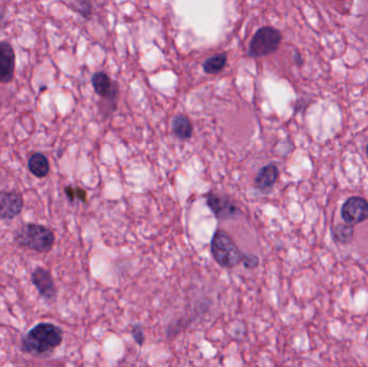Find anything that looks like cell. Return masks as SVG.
<instances>
[{"label": "cell", "mask_w": 368, "mask_h": 367, "mask_svg": "<svg viewBox=\"0 0 368 367\" xmlns=\"http://www.w3.org/2000/svg\"><path fill=\"white\" fill-rule=\"evenodd\" d=\"M242 263L248 270H254L259 266L260 259L254 255H244Z\"/></svg>", "instance_id": "17"}, {"label": "cell", "mask_w": 368, "mask_h": 367, "mask_svg": "<svg viewBox=\"0 0 368 367\" xmlns=\"http://www.w3.org/2000/svg\"><path fill=\"white\" fill-rule=\"evenodd\" d=\"M342 216L347 224L356 226L368 219V203L361 197H351L344 204Z\"/></svg>", "instance_id": "8"}, {"label": "cell", "mask_w": 368, "mask_h": 367, "mask_svg": "<svg viewBox=\"0 0 368 367\" xmlns=\"http://www.w3.org/2000/svg\"><path fill=\"white\" fill-rule=\"evenodd\" d=\"M335 239L339 243L347 244L351 241L354 238V230L351 224H338L336 228L333 230Z\"/></svg>", "instance_id": "15"}, {"label": "cell", "mask_w": 368, "mask_h": 367, "mask_svg": "<svg viewBox=\"0 0 368 367\" xmlns=\"http://www.w3.org/2000/svg\"><path fill=\"white\" fill-rule=\"evenodd\" d=\"M55 232L48 226L38 223H25L17 228L14 241L20 247L37 253H48L55 244Z\"/></svg>", "instance_id": "2"}, {"label": "cell", "mask_w": 368, "mask_h": 367, "mask_svg": "<svg viewBox=\"0 0 368 367\" xmlns=\"http://www.w3.org/2000/svg\"><path fill=\"white\" fill-rule=\"evenodd\" d=\"M63 339V330L59 326L50 322H40L23 336L21 350L25 355L46 357L59 348Z\"/></svg>", "instance_id": "1"}, {"label": "cell", "mask_w": 368, "mask_h": 367, "mask_svg": "<svg viewBox=\"0 0 368 367\" xmlns=\"http://www.w3.org/2000/svg\"><path fill=\"white\" fill-rule=\"evenodd\" d=\"M282 41V34L278 30L265 26L258 30L252 38L248 55L250 57H263L278 50Z\"/></svg>", "instance_id": "4"}, {"label": "cell", "mask_w": 368, "mask_h": 367, "mask_svg": "<svg viewBox=\"0 0 368 367\" xmlns=\"http://www.w3.org/2000/svg\"><path fill=\"white\" fill-rule=\"evenodd\" d=\"M211 253L215 262L223 268H234L238 266L242 262L244 255L232 236L223 230H217L213 235Z\"/></svg>", "instance_id": "3"}, {"label": "cell", "mask_w": 368, "mask_h": 367, "mask_svg": "<svg viewBox=\"0 0 368 367\" xmlns=\"http://www.w3.org/2000/svg\"><path fill=\"white\" fill-rule=\"evenodd\" d=\"M24 208V199L21 193L0 191V220L11 221L20 216Z\"/></svg>", "instance_id": "7"}, {"label": "cell", "mask_w": 368, "mask_h": 367, "mask_svg": "<svg viewBox=\"0 0 368 367\" xmlns=\"http://www.w3.org/2000/svg\"><path fill=\"white\" fill-rule=\"evenodd\" d=\"M30 279L44 301H57L59 291H57V284L54 282L53 276L50 270H46L44 267H36L30 275Z\"/></svg>", "instance_id": "6"}, {"label": "cell", "mask_w": 368, "mask_h": 367, "mask_svg": "<svg viewBox=\"0 0 368 367\" xmlns=\"http://www.w3.org/2000/svg\"><path fill=\"white\" fill-rule=\"evenodd\" d=\"M207 205L219 220H229L242 216L237 204L231 197L210 192L207 195Z\"/></svg>", "instance_id": "5"}, {"label": "cell", "mask_w": 368, "mask_h": 367, "mask_svg": "<svg viewBox=\"0 0 368 367\" xmlns=\"http://www.w3.org/2000/svg\"><path fill=\"white\" fill-rule=\"evenodd\" d=\"M15 52L9 42L0 41V83H10L14 78Z\"/></svg>", "instance_id": "9"}, {"label": "cell", "mask_w": 368, "mask_h": 367, "mask_svg": "<svg viewBox=\"0 0 368 367\" xmlns=\"http://www.w3.org/2000/svg\"><path fill=\"white\" fill-rule=\"evenodd\" d=\"M64 192H65L67 199H68L71 203H73L76 199L84 201V203L88 201V193H86V190L82 189V188L68 186L64 189Z\"/></svg>", "instance_id": "16"}, {"label": "cell", "mask_w": 368, "mask_h": 367, "mask_svg": "<svg viewBox=\"0 0 368 367\" xmlns=\"http://www.w3.org/2000/svg\"><path fill=\"white\" fill-rule=\"evenodd\" d=\"M27 167L30 174L39 179L46 178L51 169L49 159L42 152H36L32 155L27 163Z\"/></svg>", "instance_id": "12"}, {"label": "cell", "mask_w": 368, "mask_h": 367, "mask_svg": "<svg viewBox=\"0 0 368 367\" xmlns=\"http://www.w3.org/2000/svg\"><path fill=\"white\" fill-rule=\"evenodd\" d=\"M173 132L181 140H188L193 135V125L186 115H179L173 121Z\"/></svg>", "instance_id": "13"}, {"label": "cell", "mask_w": 368, "mask_h": 367, "mask_svg": "<svg viewBox=\"0 0 368 367\" xmlns=\"http://www.w3.org/2000/svg\"><path fill=\"white\" fill-rule=\"evenodd\" d=\"M133 337L135 341L139 346L144 345V328L139 324H135L132 330Z\"/></svg>", "instance_id": "18"}, {"label": "cell", "mask_w": 368, "mask_h": 367, "mask_svg": "<svg viewBox=\"0 0 368 367\" xmlns=\"http://www.w3.org/2000/svg\"><path fill=\"white\" fill-rule=\"evenodd\" d=\"M367 155H368V145H367Z\"/></svg>", "instance_id": "19"}, {"label": "cell", "mask_w": 368, "mask_h": 367, "mask_svg": "<svg viewBox=\"0 0 368 367\" xmlns=\"http://www.w3.org/2000/svg\"><path fill=\"white\" fill-rule=\"evenodd\" d=\"M92 84L97 95L115 103V98L119 95V88L117 82L111 81L107 74L101 71L94 74L92 77Z\"/></svg>", "instance_id": "10"}, {"label": "cell", "mask_w": 368, "mask_h": 367, "mask_svg": "<svg viewBox=\"0 0 368 367\" xmlns=\"http://www.w3.org/2000/svg\"><path fill=\"white\" fill-rule=\"evenodd\" d=\"M227 63L226 54H217L209 57L202 65L206 74L217 75L224 68Z\"/></svg>", "instance_id": "14"}, {"label": "cell", "mask_w": 368, "mask_h": 367, "mask_svg": "<svg viewBox=\"0 0 368 367\" xmlns=\"http://www.w3.org/2000/svg\"><path fill=\"white\" fill-rule=\"evenodd\" d=\"M278 178V167L273 164L266 165L263 168L260 169V172L256 175L254 186L260 192L266 193V192L271 191Z\"/></svg>", "instance_id": "11"}]
</instances>
